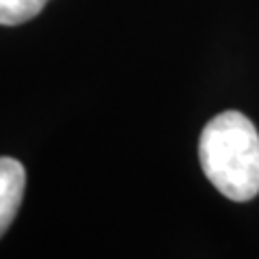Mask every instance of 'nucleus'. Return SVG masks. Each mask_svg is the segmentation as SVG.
<instances>
[{"label":"nucleus","instance_id":"1","mask_svg":"<svg viewBox=\"0 0 259 259\" xmlns=\"http://www.w3.org/2000/svg\"><path fill=\"white\" fill-rule=\"evenodd\" d=\"M201 168L214 188L231 201L259 194V134L238 110L216 115L199 139Z\"/></svg>","mask_w":259,"mask_h":259},{"label":"nucleus","instance_id":"2","mask_svg":"<svg viewBox=\"0 0 259 259\" xmlns=\"http://www.w3.org/2000/svg\"><path fill=\"white\" fill-rule=\"evenodd\" d=\"M26 188V171L18 160L0 158V238L13 223Z\"/></svg>","mask_w":259,"mask_h":259},{"label":"nucleus","instance_id":"3","mask_svg":"<svg viewBox=\"0 0 259 259\" xmlns=\"http://www.w3.org/2000/svg\"><path fill=\"white\" fill-rule=\"evenodd\" d=\"M48 0H0V24L18 26L32 20L46 7Z\"/></svg>","mask_w":259,"mask_h":259}]
</instances>
